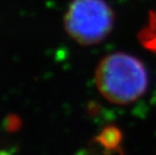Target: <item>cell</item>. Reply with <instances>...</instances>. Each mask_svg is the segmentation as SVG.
<instances>
[{"mask_svg": "<svg viewBox=\"0 0 156 155\" xmlns=\"http://www.w3.org/2000/svg\"><path fill=\"white\" fill-rule=\"evenodd\" d=\"M95 83L101 95L109 102L127 105L145 94L149 78L140 60L125 52H115L99 62Z\"/></svg>", "mask_w": 156, "mask_h": 155, "instance_id": "6da1fadb", "label": "cell"}, {"mask_svg": "<svg viewBox=\"0 0 156 155\" xmlns=\"http://www.w3.org/2000/svg\"><path fill=\"white\" fill-rule=\"evenodd\" d=\"M138 39L146 49L156 54V8L150 12L145 26L138 33Z\"/></svg>", "mask_w": 156, "mask_h": 155, "instance_id": "277c9868", "label": "cell"}, {"mask_svg": "<svg viewBox=\"0 0 156 155\" xmlns=\"http://www.w3.org/2000/svg\"><path fill=\"white\" fill-rule=\"evenodd\" d=\"M95 144L102 148L103 152H121V145L123 141V134L121 130L116 126H107L100 131L95 137Z\"/></svg>", "mask_w": 156, "mask_h": 155, "instance_id": "3957f363", "label": "cell"}, {"mask_svg": "<svg viewBox=\"0 0 156 155\" xmlns=\"http://www.w3.org/2000/svg\"><path fill=\"white\" fill-rule=\"evenodd\" d=\"M115 14L105 0H73L64 17L67 33L82 45L99 44L112 31Z\"/></svg>", "mask_w": 156, "mask_h": 155, "instance_id": "7a4b0ae2", "label": "cell"}, {"mask_svg": "<svg viewBox=\"0 0 156 155\" xmlns=\"http://www.w3.org/2000/svg\"><path fill=\"white\" fill-rule=\"evenodd\" d=\"M78 155H99V154L92 152V151H86V152H80Z\"/></svg>", "mask_w": 156, "mask_h": 155, "instance_id": "5b68a950", "label": "cell"}]
</instances>
